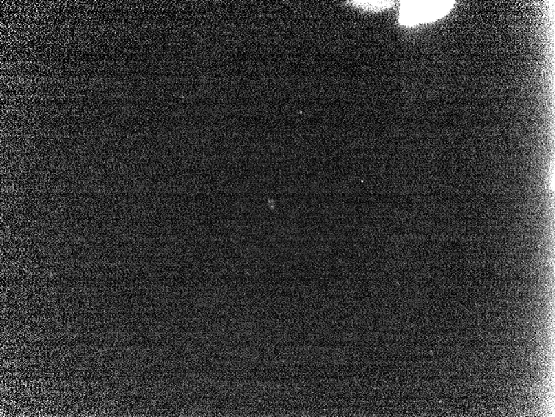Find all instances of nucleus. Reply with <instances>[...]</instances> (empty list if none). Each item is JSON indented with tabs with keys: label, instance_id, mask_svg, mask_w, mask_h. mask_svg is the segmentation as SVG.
<instances>
[{
	"label": "nucleus",
	"instance_id": "obj_1",
	"mask_svg": "<svg viewBox=\"0 0 555 417\" xmlns=\"http://www.w3.org/2000/svg\"><path fill=\"white\" fill-rule=\"evenodd\" d=\"M455 2L405 1L400 10L401 25L413 26L418 23L436 21L448 14Z\"/></svg>",
	"mask_w": 555,
	"mask_h": 417
},
{
	"label": "nucleus",
	"instance_id": "obj_2",
	"mask_svg": "<svg viewBox=\"0 0 555 417\" xmlns=\"http://www.w3.org/2000/svg\"><path fill=\"white\" fill-rule=\"evenodd\" d=\"M356 3V6L360 8H363L365 10H381L385 9V8H389L393 5L394 2H389V1H358L353 2Z\"/></svg>",
	"mask_w": 555,
	"mask_h": 417
}]
</instances>
